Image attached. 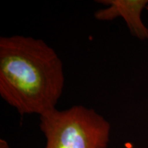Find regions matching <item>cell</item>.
I'll return each mask as SVG.
<instances>
[{"instance_id": "obj_2", "label": "cell", "mask_w": 148, "mask_h": 148, "mask_svg": "<svg viewBox=\"0 0 148 148\" xmlns=\"http://www.w3.org/2000/svg\"><path fill=\"white\" fill-rule=\"evenodd\" d=\"M40 128L46 138L45 148H107L110 139L109 122L83 106L56 108L42 114Z\"/></svg>"}, {"instance_id": "obj_1", "label": "cell", "mask_w": 148, "mask_h": 148, "mask_svg": "<svg viewBox=\"0 0 148 148\" xmlns=\"http://www.w3.org/2000/svg\"><path fill=\"white\" fill-rule=\"evenodd\" d=\"M64 85L63 65L42 39L0 37V95L21 115L56 109Z\"/></svg>"}, {"instance_id": "obj_4", "label": "cell", "mask_w": 148, "mask_h": 148, "mask_svg": "<svg viewBox=\"0 0 148 148\" xmlns=\"http://www.w3.org/2000/svg\"><path fill=\"white\" fill-rule=\"evenodd\" d=\"M0 148H9L8 142L4 139H0Z\"/></svg>"}, {"instance_id": "obj_3", "label": "cell", "mask_w": 148, "mask_h": 148, "mask_svg": "<svg viewBox=\"0 0 148 148\" xmlns=\"http://www.w3.org/2000/svg\"><path fill=\"white\" fill-rule=\"evenodd\" d=\"M106 8L96 11L95 17L99 21H112L121 17L130 32L140 40L148 39V28L141 18L143 10L148 5L147 0H97Z\"/></svg>"}]
</instances>
